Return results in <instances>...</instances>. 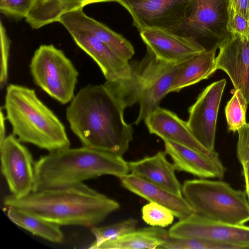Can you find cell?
I'll return each mask as SVG.
<instances>
[{"instance_id":"cell-8","label":"cell","mask_w":249,"mask_h":249,"mask_svg":"<svg viewBox=\"0 0 249 249\" xmlns=\"http://www.w3.org/2000/svg\"><path fill=\"white\" fill-rule=\"evenodd\" d=\"M193 0H118L140 32L157 28L177 34L185 24Z\"/></svg>"},{"instance_id":"cell-11","label":"cell","mask_w":249,"mask_h":249,"mask_svg":"<svg viewBox=\"0 0 249 249\" xmlns=\"http://www.w3.org/2000/svg\"><path fill=\"white\" fill-rule=\"evenodd\" d=\"M226 85L222 79L208 86L189 108L187 125L205 147L215 151L214 142L219 106Z\"/></svg>"},{"instance_id":"cell-31","label":"cell","mask_w":249,"mask_h":249,"mask_svg":"<svg viewBox=\"0 0 249 249\" xmlns=\"http://www.w3.org/2000/svg\"><path fill=\"white\" fill-rule=\"evenodd\" d=\"M227 29L231 35L249 38V20L237 13L228 4Z\"/></svg>"},{"instance_id":"cell-14","label":"cell","mask_w":249,"mask_h":249,"mask_svg":"<svg viewBox=\"0 0 249 249\" xmlns=\"http://www.w3.org/2000/svg\"><path fill=\"white\" fill-rule=\"evenodd\" d=\"M216 69L225 71L249 104V38L231 35L219 46Z\"/></svg>"},{"instance_id":"cell-26","label":"cell","mask_w":249,"mask_h":249,"mask_svg":"<svg viewBox=\"0 0 249 249\" xmlns=\"http://www.w3.org/2000/svg\"><path fill=\"white\" fill-rule=\"evenodd\" d=\"M138 221L132 218L103 227L94 226L91 231L95 238L89 249H95L101 244L116 239L124 234L136 230Z\"/></svg>"},{"instance_id":"cell-23","label":"cell","mask_w":249,"mask_h":249,"mask_svg":"<svg viewBox=\"0 0 249 249\" xmlns=\"http://www.w3.org/2000/svg\"><path fill=\"white\" fill-rule=\"evenodd\" d=\"M118 0H36L25 18L26 22L34 29L58 22L60 17L69 12L83 8L88 4L117 2Z\"/></svg>"},{"instance_id":"cell-18","label":"cell","mask_w":249,"mask_h":249,"mask_svg":"<svg viewBox=\"0 0 249 249\" xmlns=\"http://www.w3.org/2000/svg\"><path fill=\"white\" fill-rule=\"evenodd\" d=\"M177 70V65L156 61L143 85L140 97L139 112L135 122L138 124L159 106L168 93Z\"/></svg>"},{"instance_id":"cell-32","label":"cell","mask_w":249,"mask_h":249,"mask_svg":"<svg viewBox=\"0 0 249 249\" xmlns=\"http://www.w3.org/2000/svg\"><path fill=\"white\" fill-rule=\"evenodd\" d=\"M11 41L6 30L0 23V86L2 89L7 84L8 78V61Z\"/></svg>"},{"instance_id":"cell-10","label":"cell","mask_w":249,"mask_h":249,"mask_svg":"<svg viewBox=\"0 0 249 249\" xmlns=\"http://www.w3.org/2000/svg\"><path fill=\"white\" fill-rule=\"evenodd\" d=\"M1 173L11 195L23 197L33 190L34 163L27 148L13 134L0 143Z\"/></svg>"},{"instance_id":"cell-2","label":"cell","mask_w":249,"mask_h":249,"mask_svg":"<svg viewBox=\"0 0 249 249\" xmlns=\"http://www.w3.org/2000/svg\"><path fill=\"white\" fill-rule=\"evenodd\" d=\"M3 204L59 226L85 227L96 226L120 208L118 202L83 182L32 191L19 198L11 194Z\"/></svg>"},{"instance_id":"cell-19","label":"cell","mask_w":249,"mask_h":249,"mask_svg":"<svg viewBox=\"0 0 249 249\" xmlns=\"http://www.w3.org/2000/svg\"><path fill=\"white\" fill-rule=\"evenodd\" d=\"M122 186L133 193L168 208L179 220L185 218L194 211L182 196H178L133 174L121 178Z\"/></svg>"},{"instance_id":"cell-9","label":"cell","mask_w":249,"mask_h":249,"mask_svg":"<svg viewBox=\"0 0 249 249\" xmlns=\"http://www.w3.org/2000/svg\"><path fill=\"white\" fill-rule=\"evenodd\" d=\"M168 233L173 238L199 239L249 249V226L213 221L195 213L173 225Z\"/></svg>"},{"instance_id":"cell-13","label":"cell","mask_w":249,"mask_h":249,"mask_svg":"<svg viewBox=\"0 0 249 249\" xmlns=\"http://www.w3.org/2000/svg\"><path fill=\"white\" fill-rule=\"evenodd\" d=\"M140 36L162 62L177 65L206 50L195 39L157 28H147L140 32Z\"/></svg>"},{"instance_id":"cell-36","label":"cell","mask_w":249,"mask_h":249,"mask_svg":"<svg viewBox=\"0 0 249 249\" xmlns=\"http://www.w3.org/2000/svg\"><path fill=\"white\" fill-rule=\"evenodd\" d=\"M6 117L4 115L2 109H0V143H1L6 138Z\"/></svg>"},{"instance_id":"cell-28","label":"cell","mask_w":249,"mask_h":249,"mask_svg":"<svg viewBox=\"0 0 249 249\" xmlns=\"http://www.w3.org/2000/svg\"><path fill=\"white\" fill-rule=\"evenodd\" d=\"M159 249H238L233 245L195 238H177L170 236Z\"/></svg>"},{"instance_id":"cell-24","label":"cell","mask_w":249,"mask_h":249,"mask_svg":"<svg viewBox=\"0 0 249 249\" xmlns=\"http://www.w3.org/2000/svg\"><path fill=\"white\" fill-rule=\"evenodd\" d=\"M169 236L168 231L160 227H146L106 241L95 249H159Z\"/></svg>"},{"instance_id":"cell-25","label":"cell","mask_w":249,"mask_h":249,"mask_svg":"<svg viewBox=\"0 0 249 249\" xmlns=\"http://www.w3.org/2000/svg\"><path fill=\"white\" fill-rule=\"evenodd\" d=\"M7 208L8 218L18 226L49 241L56 243L63 242L64 235L59 225L17 208Z\"/></svg>"},{"instance_id":"cell-3","label":"cell","mask_w":249,"mask_h":249,"mask_svg":"<svg viewBox=\"0 0 249 249\" xmlns=\"http://www.w3.org/2000/svg\"><path fill=\"white\" fill-rule=\"evenodd\" d=\"M33 191L83 182L103 175L128 174V162L112 153L82 146L49 152L34 163Z\"/></svg>"},{"instance_id":"cell-5","label":"cell","mask_w":249,"mask_h":249,"mask_svg":"<svg viewBox=\"0 0 249 249\" xmlns=\"http://www.w3.org/2000/svg\"><path fill=\"white\" fill-rule=\"evenodd\" d=\"M182 195L194 213L227 224L242 225L249 221V201L245 191L221 180H187Z\"/></svg>"},{"instance_id":"cell-35","label":"cell","mask_w":249,"mask_h":249,"mask_svg":"<svg viewBox=\"0 0 249 249\" xmlns=\"http://www.w3.org/2000/svg\"><path fill=\"white\" fill-rule=\"evenodd\" d=\"M241 165L245 183V192L249 201V161H245L242 163Z\"/></svg>"},{"instance_id":"cell-4","label":"cell","mask_w":249,"mask_h":249,"mask_svg":"<svg viewBox=\"0 0 249 249\" xmlns=\"http://www.w3.org/2000/svg\"><path fill=\"white\" fill-rule=\"evenodd\" d=\"M4 108L12 134L21 142L49 152L70 147L63 123L32 89L17 84L6 88Z\"/></svg>"},{"instance_id":"cell-21","label":"cell","mask_w":249,"mask_h":249,"mask_svg":"<svg viewBox=\"0 0 249 249\" xmlns=\"http://www.w3.org/2000/svg\"><path fill=\"white\" fill-rule=\"evenodd\" d=\"M166 155L165 151H159L152 156L128 162L129 171L171 193L182 196V185L176 176L174 165L168 161Z\"/></svg>"},{"instance_id":"cell-15","label":"cell","mask_w":249,"mask_h":249,"mask_svg":"<svg viewBox=\"0 0 249 249\" xmlns=\"http://www.w3.org/2000/svg\"><path fill=\"white\" fill-rule=\"evenodd\" d=\"M76 44L98 65L106 81H115L129 78L131 67L90 33L72 27L66 28Z\"/></svg>"},{"instance_id":"cell-29","label":"cell","mask_w":249,"mask_h":249,"mask_svg":"<svg viewBox=\"0 0 249 249\" xmlns=\"http://www.w3.org/2000/svg\"><path fill=\"white\" fill-rule=\"evenodd\" d=\"M142 218L148 225L165 227L171 225L174 219L173 213L167 208L155 202H150L142 209Z\"/></svg>"},{"instance_id":"cell-34","label":"cell","mask_w":249,"mask_h":249,"mask_svg":"<svg viewBox=\"0 0 249 249\" xmlns=\"http://www.w3.org/2000/svg\"><path fill=\"white\" fill-rule=\"evenodd\" d=\"M228 3L235 11L249 20V0H228Z\"/></svg>"},{"instance_id":"cell-33","label":"cell","mask_w":249,"mask_h":249,"mask_svg":"<svg viewBox=\"0 0 249 249\" xmlns=\"http://www.w3.org/2000/svg\"><path fill=\"white\" fill-rule=\"evenodd\" d=\"M237 143V157L241 164L249 161V123L240 128L238 131Z\"/></svg>"},{"instance_id":"cell-16","label":"cell","mask_w":249,"mask_h":249,"mask_svg":"<svg viewBox=\"0 0 249 249\" xmlns=\"http://www.w3.org/2000/svg\"><path fill=\"white\" fill-rule=\"evenodd\" d=\"M58 22L65 28L72 27L90 33L123 59L129 61L135 53L134 47L128 40L106 25L87 16L83 8L63 15Z\"/></svg>"},{"instance_id":"cell-27","label":"cell","mask_w":249,"mask_h":249,"mask_svg":"<svg viewBox=\"0 0 249 249\" xmlns=\"http://www.w3.org/2000/svg\"><path fill=\"white\" fill-rule=\"evenodd\" d=\"M248 103L239 89H234L228 102L225 113L230 131L235 132L247 124L246 113Z\"/></svg>"},{"instance_id":"cell-20","label":"cell","mask_w":249,"mask_h":249,"mask_svg":"<svg viewBox=\"0 0 249 249\" xmlns=\"http://www.w3.org/2000/svg\"><path fill=\"white\" fill-rule=\"evenodd\" d=\"M165 152L170 156L176 170L190 173L198 177L222 179L226 168L212 159L182 145L164 141Z\"/></svg>"},{"instance_id":"cell-1","label":"cell","mask_w":249,"mask_h":249,"mask_svg":"<svg viewBox=\"0 0 249 249\" xmlns=\"http://www.w3.org/2000/svg\"><path fill=\"white\" fill-rule=\"evenodd\" d=\"M124 110L103 84H89L74 95L66 117L82 146L123 156L133 133L124 120Z\"/></svg>"},{"instance_id":"cell-22","label":"cell","mask_w":249,"mask_h":249,"mask_svg":"<svg viewBox=\"0 0 249 249\" xmlns=\"http://www.w3.org/2000/svg\"><path fill=\"white\" fill-rule=\"evenodd\" d=\"M216 50H206L176 65V72L169 92H178L208 78L214 73L216 71Z\"/></svg>"},{"instance_id":"cell-7","label":"cell","mask_w":249,"mask_h":249,"mask_svg":"<svg viewBox=\"0 0 249 249\" xmlns=\"http://www.w3.org/2000/svg\"><path fill=\"white\" fill-rule=\"evenodd\" d=\"M228 0H193L186 21L177 34L195 39L206 50L217 49L231 35L227 29Z\"/></svg>"},{"instance_id":"cell-6","label":"cell","mask_w":249,"mask_h":249,"mask_svg":"<svg viewBox=\"0 0 249 249\" xmlns=\"http://www.w3.org/2000/svg\"><path fill=\"white\" fill-rule=\"evenodd\" d=\"M30 71L35 84L52 98L65 105L74 96L78 72L60 49L41 45L35 52Z\"/></svg>"},{"instance_id":"cell-30","label":"cell","mask_w":249,"mask_h":249,"mask_svg":"<svg viewBox=\"0 0 249 249\" xmlns=\"http://www.w3.org/2000/svg\"><path fill=\"white\" fill-rule=\"evenodd\" d=\"M36 0H0V11L5 16L19 20L26 18Z\"/></svg>"},{"instance_id":"cell-17","label":"cell","mask_w":249,"mask_h":249,"mask_svg":"<svg viewBox=\"0 0 249 249\" xmlns=\"http://www.w3.org/2000/svg\"><path fill=\"white\" fill-rule=\"evenodd\" d=\"M157 58L146 47V53L140 61L130 63V76L126 79L107 81L103 84L123 109L139 102L144 84Z\"/></svg>"},{"instance_id":"cell-12","label":"cell","mask_w":249,"mask_h":249,"mask_svg":"<svg viewBox=\"0 0 249 249\" xmlns=\"http://www.w3.org/2000/svg\"><path fill=\"white\" fill-rule=\"evenodd\" d=\"M150 134H155L164 141L174 142L195 150L221 164L218 154L202 145L190 130L187 122L176 113L159 106L144 120Z\"/></svg>"}]
</instances>
